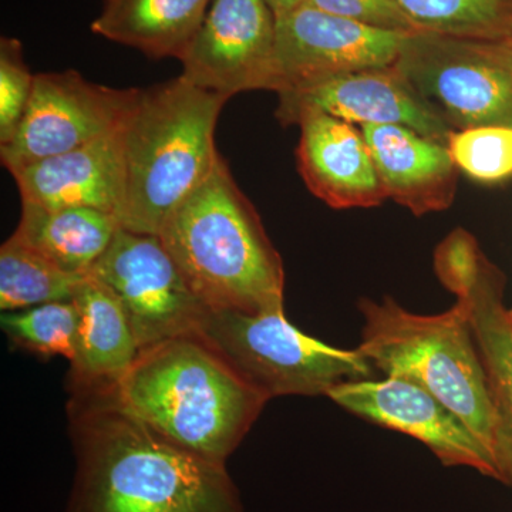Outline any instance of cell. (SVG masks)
I'll list each match as a JSON object with an SVG mask.
<instances>
[{
	"instance_id": "6da1fadb",
	"label": "cell",
	"mask_w": 512,
	"mask_h": 512,
	"mask_svg": "<svg viewBox=\"0 0 512 512\" xmlns=\"http://www.w3.org/2000/svg\"><path fill=\"white\" fill-rule=\"evenodd\" d=\"M70 392L77 471L67 512H245L224 463L151 429L109 387Z\"/></svg>"
},
{
	"instance_id": "7a4b0ae2",
	"label": "cell",
	"mask_w": 512,
	"mask_h": 512,
	"mask_svg": "<svg viewBox=\"0 0 512 512\" xmlns=\"http://www.w3.org/2000/svg\"><path fill=\"white\" fill-rule=\"evenodd\" d=\"M158 237L208 309L255 315L284 308L281 255L224 158L171 212Z\"/></svg>"
},
{
	"instance_id": "3957f363",
	"label": "cell",
	"mask_w": 512,
	"mask_h": 512,
	"mask_svg": "<svg viewBox=\"0 0 512 512\" xmlns=\"http://www.w3.org/2000/svg\"><path fill=\"white\" fill-rule=\"evenodd\" d=\"M109 389L126 412L151 429L224 464L269 402L195 335L140 350Z\"/></svg>"
},
{
	"instance_id": "277c9868",
	"label": "cell",
	"mask_w": 512,
	"mask_h": 512,
	"mask_svg": "<svg viewBox=\"0 0 512 512\" xmlns=\"http://www.w3.org/2000/svg\"><path fill=\"white\" fill-rule=\"evenodd\" d=\"M228 100L184 76L141 90L124 124L121 228L160 235L171 212L204 183L221 157L214 134Z\"/></svg>"
},
{
	"instance_id": "5b68a950",
	"label": "cell",
	"mask_w": 512,
	"mask_h": 512,
	"mask_svg": "<svg viewBox=\"0 0 512 512\" xmlns=\"http://www.w3.org/2000/svg\"><path fill=\"white\" fill-rule=\"evenodd\" d=\"M359 350L384 377L419 384L450 407L498 458V419L467 313L460 303L420 315L394 299H360ZM501 466V464H500ZM503 468V467H501Z\"/></svg>"
},
{
	"instance_id": "8992f818",
	"label": "cell",
	"mask_w": 512,
	"mask_h": 512,
	"mask_svg": "<svg viewBox=\"0 0 512 512\" xmlns=\"http://www.w3.org/2000/svg\"><path fill=\"white\" fill-rule=\"evenodd\" d=\"M194 335L268 400L326 396L340 383L373 379L377 372L359 350L333 348L303 333L284 308L255 315L207 309Z\"/></svg>"
},
{
	"instance_id": "52a82bcc",
	"label": "cell",
	"mask_w": 512,
	"mask_h": 512,
	"mask_svg": "<svg viewBox=\"0 0 512 512\" xmlns=\"http://www.w3.org/2000/svg\"><path fill=\"white\" fill-rule=\"evenodd\" d=\"M394 67L454 131L512 128V50L507 39L413 32Z\"/></svg>"
},
{
	"instance_id": "ba28073f",
	"label": "cell",
	"mask_w": 512,
	"mask_h": 512,
	"mask_svg": "<svg viewBox=\"0 0 512 512\" xmlns=\"http://www.w3.org/2000/svg\"><path fill=\"white\" fill-rule=\"evenodd\" d=\"M89 276L116 296L140 350L194 335L208 309L158 235L120 227Z\"/></svg>"
},
{
	"instance_id": "9c48e42d",
	"label": "cell",
	"mask_w": 512,
	"mask_h": 512,
	"mask_svg": "<svg viewBox=\"0 0 512 512\" xmlns=\"http://www.w3.org/2000/svg\"><path fill=\"white\" fill-rule=\"evenodd\" d=\"M441 284L456 295L473 330L498 419V458L512 481V320L504 306V275L488 261L476 238L456 229L434 252Z\"/></svg>"
},
{
	"instance_id": "30bf717a",
	"label": "cell",
	"mask_w": 512,
	"mask_h": 512,
	"mask_svg": "<svg viewBox=\"0 0 512 512\" xmlns=\"http://www.w3.org/2000/svg\"><path fill=\"white\" fill-rule=\"evenodd\" d=\"M140 93L89 82L76 70L36 74L18 131L0 146L3 167L13 174L113 133L126 123Z\"/></svg>"
},
{
	"instance_id": "8fae6325",
	"label": "cell",
	"mask_w": 512,
	"mask_h": 512,
	"mask_svg": "<svg viewBox=\"0 0 512 512\" xmlns=\"http://www.w3.org/2000/svg\"><path fill=\"white\" fill-rule=\"evenodd\" d=\"M326 397L360 419L421 441L444 466L473 468L505 483L503 468L490 448L450 407L417 383L373 377L340 383Z\"/></svg>"
},
{
	"instance_id": "7c38bea8",
	"label": "cell",
	"mask_w": 512,
	"mask_h": 512,
	"mask_svg": "<svg viewBox=\"0 0 512 512\" xmlns=\"http://www.w3.org/2000/svg\"><path fill=\"white\" fill-rule=\"evenodd\" d=\"M276 18L266 0H212L180 62L188 82L231 99L275 92Z\"/></svg>"
},
{
	"instance_id": "4fadbf2b",
	"label": "cell",
	"mask_w": 512,
	"mask_h": 512,
	"mask_svg": "<svg viewBox=\"0 0 512 512\" xmlns=\"http://www.w3.org/2000/svg\"><path fill=\"white\" fill-rule=\"evenodd\" d=\"M407 35L372 28L303 3L276 19L275 92L392 66Z\"/></svg>"
},
{
	"instance_id": "5bb4252c",
	"label": "cell",
	"mask_w": 512,
	"mask_h": 512,
	"mask_svg": "<svg viewBox=\"0 0 512 512\" xmlns=\"http://www.w3.org/2000/svg\"><path fill=\"white\" fill-rule=\"evenodd\" d=\"M278 119L288 124L302 109L362 126H402L447 146L453 128L437 116L392 66L360 70L278 94Z\"/></svg>"
},
{
	"instance_id": "9a60e30c",
	"label": "cell",
	"mask_w": 512,
	"mask_h": 512,
	"mask_svg": "<svg viewBox=\"0 0 512 512\" xmlns=\"http://www.w3.org/2000/svg\"><path fill=\"white\" fill-rule=\"evenodd\" d=\"M289 123L301 127L299 173L315 197L335 210L387 200L360 128L313 109L296 111Z\"/></svg>"
},
{
	"instance_id": "2e32d148",
	"label": "cell",
	"mask_w": 512,
	"mask_h": 512,
	"mask_svg": "<svg viewBox=\"0 0 512 512\" xmlns=\"http://www.w3.org/2000/svg\"><path fill=\"white\" fill-rule=\"evenodd\" d=\"M124 124L86 146L15 171L22 202L50 210L93 208L120 222L126 201Z\"/></svg>"
},
{
	"instance_id": "e0dca14e",
	"label": "cell",
	"mask_w": 512,
	"mask_h": 512,
	"mask_svg": "<svg viewBox=\"0 0 512 512\" xmlns=\"http://www.w3.org/2000/svg\"><path fill=\"white\" fill-rule=\"evenodd\" d=\"M387 198L417 217L451 207L458 168L447 146L402 126H362Z\"/></svg>"
},
{
	"instance_id": "ac0fdd59",
	"label": "cell",
	"mask_w": 512,
	"mask_h": 512,
	"mask_svg": "<svg viewBox=\"0 0 512 512\" xmlns=\"http://www.w3.org/2000/svg\"><path fill=\"white\" fill-rule=\"evenodd\" d=\"M72 301L79 312V332L70 362V390L114 386L140 353L126 312L116 296L89 275L77 285Z\"/></svg>"
},
{
	"instance_id": "d6986e66",
	"label": "cell",
	"mask_w": 512,
	"mask_h": 512,
	"mask_svg": "<svg viewBox=\"0 0 512 512\" xmlns=\"http://www.w3.org/2000/svg\"><path fill=\"white\" fill-rule=\"evenodd\" d=\"M212 0H104L92 32L151 59L180 60Z\"/></svg>"
},
{
	"instance_id": "ffe728a7",
	"label": "cell",
	"mask_w": 512,
	"mask_h": 512,
	"mask_svg": "<svg viewBox=\"0 0 512 512\" xmlns=\"http://www.w3.org/2000/svg\"><path fill=\"white\" fill-rule=\"evenodd\" d=\"M120 222L93 208H50L22 202L15 237L70 275L87 276L110 247Z\"/></svg>"
},
{
	"instance_id": "44dd1931",
	"label": "cell",
	"mask_w": 512,
	"mask_h": 512,
	"mask_svg": "<svg viewBox=\"0 0 512 512\" xmlns=\"http://www.w3.org/2000/svg\"><path fill=\"white\" fill-rule=\"evenodd\" d=\"M84 278L67 274L12 235L0 248V309L13 312L72 301Z\"/></svg>"
},
{
	"instance_id": "7402d4cb",
	"label": "cell",
	"mask_w": 512,
	"mask_h": 512,
	"mask_svg": "<svg viewBox=\"0 0 512 512\" xmlns=\"http://www.w3.org/2000/svg\"><path fill=\"white\" fill-rule=\"evenodd\" d=\"M419 32L504 40L512 36V0H394Z\"/></svg>"
},
{
	"instance_id": "603a6c76",
	"label": "cell",
	"mask_w": 512,
	"mask_h": 512,
	"mask_svg": "<svg viewBox=\"0 0 512 512\" xmlns=\"http://www.w3.org/2000/svg\"><path fill=\"white\" fill-rule=\"evenodd\" d=\"M2 330L13 345L40 356L76 355L79 312L73 301L50 302L22 311L3 312Z\"/></svg>"
},
{
	"instance_id": "cb8c5ba5",
	"label": "cell",
	"mask_w": 512,
	"mask_h": 512,
	"mask_svg": "<svg viewBox=\"0 0 512 512\" xmlns=\"http://www.w3.org/2000/svg\"><path fill=\"white\" fill-rule=\"evenodd\" d=\"M458 170L481 183L512 177V128L483 126L453 131L447 143Z\"/></svg>"
},
{
	"instance_id": "d4e9b609",
	"label": "cell",
	"mask_w": 512,
	"mask_h": 512,
	"mask_svg": "<svg viewBox=\"0 0 512 512\" xmlns=\"http://www.w3.org/2000/svg\"><path fill=\"white\" fill-rule=\"evenodd\" d=\"M35 76L23 59V47L15 37L0 39V146L18 131L32 97Z\"/></svg>"
},
{
	"instance_id": "484cf974",
	"label": "cell",
	"mask_w": 512,
	"mask_h": 512,
	"mask_svg": "<svg viewBox=\"0 0 512 512\" xmlns=\"http://www.w3.org/2000/svg\"><path fill=\"white\" fill-rule=\"evenodd\" d=\"M305 5L392 32H419L394 0H305Z\"/></svg>"
},
{
	"instance_id": "4316f807",
	"label": "cell",
	"mask_w": 512,
	"mask_h": 512,
	"mask_svg": "<svg viewBox=\"0 0 512 512\" xmlns=\"http://www.w3.org/2000/svg\"><path fill=\"white\" fill-rule=\"evenodd\" d=\"M266 3L274 12L275 18L278 19L286 15V13L299 8V6L305 3V0H266Z\"/></svg>"
},
{
	"instance_id": "83f0119b",
	"label": "cell",
	"mask_w": 512,
	"mask_h": 512,
	"mask_svg": "<svg viewBox=\"0 0 512 512\" xmlns=\"http://www.w3.org/2000/svg\"><path fill=\"white\" fill-rule=\"evenodd\" d=\"M507 42H508V45H510L511 50H512V36L508 37Z\"/></svg>"
},
{
	"instance_id": "f1b7e54d",
	"label": "cell",
	"mask_w": 512,
	"mask_h": 512,
	"mask_svg": "<svg viewBox=\"0 0 512 512\" xmlns=\"http://www.w3.org/2000/svg\"><path fill=\"white\" fill-rule=\"evenodd\" d=\"M508 312H510V318L512 320V309H508Z\"/></svg>"
},
{
	"instance_id": "f546056e",
	"label": "cell",
	"mask_w": 512,
	"mask_h": 512,
	"mask_svg": "<svg viewBox=\"0 0 512 512\" xmlns=\"http://www.w3.org/2000/svg\"><path fill=\"white\" fill-rule=\"evenodd\" d=\"M510 485H512V481H511V484H510Z\"/></svg>"
}]
</instances>
